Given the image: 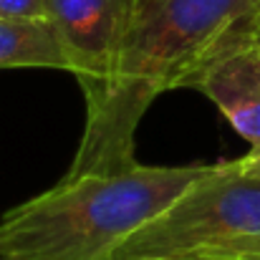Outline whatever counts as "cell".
<instances>
[{"label": "cell", "instance_id": "6da1fadb", "mask_svg": "<svg viewBox=\"0 0 260 260\" xmlns=\"http://www.w3.org/2000/svg\"><path fill=\"white\" fill-rule=\"evenodd\" d=\"M250 18V0H137L109 81L86 99L84 137L66 177L137 165L134 137L152 101L179 88L230 28Z\"/></svg>", "mask_w": 260, "mask_h": 260}, {"label": "cell", "instance_id": "3957f363", "mask_svg": "<svg viewBox=\"0 0 260 260\" xmlns=\"http://www.w3.org/2000/svg\"><path fill=\"white\" fill-rule=\"evenodd\" d=\"M245 238H260V165L248 157L212 165L109 260H192Z\"/></svg>", "mask_w": 260, "mask_h": 260}, {"label": "cell", "instance_id": "30bf717a", "mask_svg": "<svg viewBox=\"0 0 260 260\" xmlns=\"http://www.w3.org/2000/svg\"><path fill=\"white\" fill-rule=\"evenodd\" d=\"M250 8H253V18H260V0H250Z\"/></svg>", "mask_w": 260, "mask_h": 260}, {"label": "cell", "instance_id": "7a4b0ae2", "mask_svg": "<svg viewBox=\"0 0 260 260\" xmlns=\"http://www.w3.org/2000/svg\"><path fill=\"white\" fill-rule=\"evenodd\" d=\"M212 165L63 177L0 217V260H109Z\"/></svg>", "mask_w": 260, "mask_h": 260}, {"label": "cell", "instance_id": "52a82bcc", "mask_svg": "<svg viewBox=\"0 0 260 260\" xmlns=\"http://www.w3.org/2000/svg\"><path fill=\"white\" fill-rule=\"evenodd\" d=\"M192 260H260V238H245L210 248Z\"/></svg>", "mask_w": 260, "mask_h": 260}, {"label": "cell", "instance_id": "277c9868", "mask_svg": "<svg viewBox=\"0 0 260 260\" xmlns=\"http://www.w3.org/2000/svg\"><path fill=\"white\" fill-rule=\"evenodd\" d=\"M250 20L230 28L189 69L179 88L205 93L250 144L245 157L260 165V53L250 36Z\"/></svg>", "mask_w": 260, "mask_h": 260}, {"label": "cell", "instance_id": "5b68a950", "mask_svg": "<svg viewBox=\"0 0 260 260\" xmlns=\"http://www.w3.org/2000/svg\"><path fill=\"white\" fill-rule=\"evenodd\" d=\"M137 0H46L48 23L69 53L84 96L109 81Z\"/></svg>", "mask_w": 260, "mask_h": 260}, {"label": "cell", "instance_id": "9c48e42d", "mask_svg": "<svg viewBox=\"0 0 260 260\" xmlns=\"http://www.w3.org/2000/svg\"><path fill=\"white\" fill-rule=\"evenodd\" d=\"M250 36H253V43H255V48H258V53H260V18L250 20Z\"/></svg>", "mask_w": 260, "mask_h": 260}, {"label": "cell", "instance_id": "8992f818", "mask_svg": "<svg viewBox=\"0 0 260 260\" xmlns=\"http://www.w3.org/2000/svg\"><path fill=\"white\" fill-rule=\"evenodd\" d=\"M0 69L71 71V61L48 20H3L0 18Z\"/></svg>", "mask_w": 260, "mask_h": 260}, {"label": "cell", "instance_id": "ba28073f", "mask_svg": "<svg viewBox=\"0 0 260 260\" xmlns=\"http://www.w3.org/2000/svg\"><path fill=\"white\" fill-rule=\"evenodd\" d=\"M3 20H48L46 0H0Z\"/></svg>", "mask_w": 260, "mask_h": 260}]
</instances>
